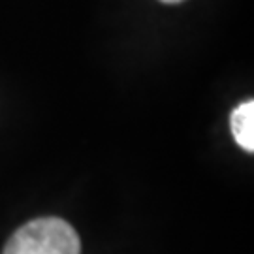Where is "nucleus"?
<instances>
[{
    "mask_svg": "<svg viewBox=\"0 0 254 254\" xmlns=\"http://www.w3.org/2000/svg\"><path fill=\"white\" fill-rule=\"evenodd\" d=\"M4 254H81V243L66 220L44 217L19 228L4 247Z\"/></svg>",
    "mask_w": 254,
    "mask_h": 254,
    "instance_id": "nucleus-1",
    "label": "nucleus"
},
{
    "mask_svg": "<svg viewBox=\"0 0 254 254\" xmlns=\"http://www.w3.org/2000/svg\"><path fill=\"white\" fill-rule=\"evenodd\" d=\"M230 130L236 143L247 153L254 151V102L247 100L239 104L230 115Z\"/></svg>",
    "mask_w": 254,
    "mask_h": 254,
    "instance_id": "nucleus-2",
    "label": "nucleus"
},
{
    "mask_svg": "<svg viewBox=\"0 0 254 254\" xmlns=\"http://www.w3.org/2000/svg\"><path fill=\"white\" fill-rule=\"evenodd\" d=\"M160 2H164V4H179L183 0H160Z\"/></svg>",
    "mask_w": 254,
    "mask_h": 254,
    "instance_id": "nucleus-3",
    "label": "nucleus"
}]
</instances>
